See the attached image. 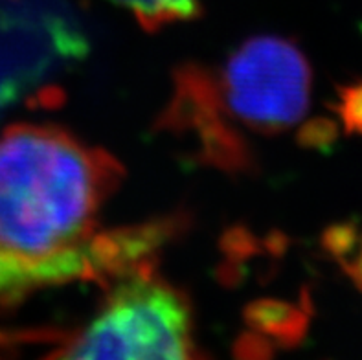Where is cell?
<instances>
[{
	"instance_id": "obj_6",
	"label": "cell",
	"mask_w": 362,
	"mask_h": 360,
	"mask_svg": "<svg viewBox=\"0 0 362 360\" xmlns=\"http://www.w3.org/2000/svg\"><path fill=\"white\" fill-rule=\"evenodd\" d=\"M28 289L32 287H30V283L26 281L23 274L0 257V301H9L13 298H18Z\"/></svg>"
},
{
	"instance_id": "obj_5",
	"label": "cell",
	"mask_w": 362,
	"mask_h": 360,
	"mask_svg": "<svg viewBox=\"0 0 362 360\" xmlns=\"http://www.w3.org/2000/svg\"><path fill=\"white\" fill-rule=\"evenodd\" d=\"M131 11L146 30H160L199 13V0H110Z\"/></svg>"
},
{
	"instance_id": "obj_2",
	"label": "cell",
	"mask_w": 362,
	"mask_h": 360,
	"mask_svg": "<svg viewBox=\"0 0 362 360\" xmlns=\"http://www.w3.org/2000/svg\"><path fill=\"white\" fill-rule=\"evenodd\" d=\"M193 316L188 300L142 267L116 276L115 287L64 359H192Z\"/></svg>"
},
{
	"instance_id": "obj_7",
	"label": "cell",
	"mask_w": 362,
	"mask_h": 360,
	"mask_svg": "<svg viewBox=\"0 0 362 360\" xmlns=\"http://www.w3.org/2000/svg\"><path fill=\"white\" fill-rule=\"evenodd\" d=\"M348 101H346V110H348V122L354 125H358L362 129V87L351 91L348 94Z\"/></svg>"
},
{
	"instance_id": "obj_1",
	"label": "cell",
	"mask_w": 362,
	"mask_h": 360,
	"mask_svg": "<svg viewBox=\"0 0 362 360\" xmlns=\"http://www.w3.org/2000/svg\"><path fill=\"white\" fill-rule=\"evenodd\" d=\"M116 158L50 125L0 132V257L30 287L131 263L129 232L100 233L98 221L122 178Z\"/></svg>"
},
{
	"instance_id": "obj_4",
	"label": "cell",
	"mask_w": 362,
	"mask_h": 360,
	"mask_svg": "<svg viewBox=\"0 0 362 360\" xmlns=\"http://www.w3.org/2000/svg\"><path fill=\"white\" fill-rule=\"evenodd\" d=\"M87 50L85 32L66 0H0V115Z\"/></svg>"
},
{
	"instance_id": "obj_3",
	"label": "cell",
	"mask_w": 362,
	"mask_h": 360,
	"mask_svg": "<svg viewBox=\"0 0 362 360\" xmlns=\"http://www.w3.org/2000/svg\"><path fill=\"white\" fill-rule=\"evenodd\" d=\"M216 88V87H214ZM217 110L248 131L272 134L305 116L311 70L302 52L281 37L243 42L217 74Z\"/></svg>"
}]
</instances>
